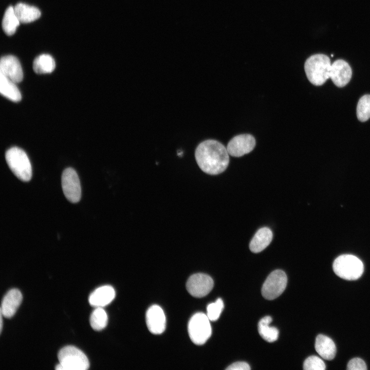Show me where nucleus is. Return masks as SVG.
<instances>
[{
  "instance_id": "c756f323",
  "label": "nucleus",
  "mask_w": 370,
  "mask_h": 370,
  "mask_svg": "<svg viewBox=\"0 0 370 370\" xmlns=\"http://www.w3.org/2000/svg\"><path fill=\"white\" fill-rule=\"evenodd\" d=\"M2 316H3V314H2V313L1 312V328H0V329H1V333L2 332V327H3V320H2Z\"/></svg>"
},
{
  "instance_id": "c85d7f7f",
  "label": "nucleus",
  "mask_w": 370,
  "mask_h": 370,
  "mask_svg": "<svg viewBox=\"0 0 370 370\" xmlns=\"http://www.w3.org/2000/svg\"><path fill=\"white\" fill-rule=\"evenodd\" d=\"M55 368L57 370H64L63 366L60 363L59 364H58L55 366Z\"/></svg>"
},
{
  "instance_id": "7ed1b4c3",
  "label": "nucleus",
  "mask_w": 370,
  "mask_h": 370,
  "mask_svg": "<svg viewBox=\"0 0 370 370\" xmlns=\"http://www.w3.org/2000/svg\"><path fill=\"white\" fill-rule=\"evenodd\" d=\"M5 158L8 166L16 177L23 181L31 179L32 167L24 150L16 146L12 147L6 151Z\"/></svg>"
},
{
  "instance_id": "9d476101",
  "label": "nucleus",
  "mask_w": 370,
  "mask_h": 370,
  "mask_svg": "<svg viewBox=\"0 0 370 370\" xmlns=\"http://www.w3.org/2000/svg\"><path fill=\"white\" fill-rule=\"evenodd\" d=\"M255 143V139L251 135L241 134L232 138L226 148L229 155L238 157L251 152Z\"/></svg>"
},
{
  "instance_id": "dca6fc26",
  "label": "nucleus",
  "mask_w": 370,
  "mask_h": 370,
  "mask_svg": "<svg viewBox=\"0 0 370 370\" xmlns=\"http://www.w3.org/2000/svg\"><path fill=\"white\" fill-rule=\"evenodd\" d=\"M315 349L319 355L323 359L327 360L333 359L336 354V347L335 343L329 337L320 334L316 337Z\"/></svg>"
},
{
  "instance_id": "cd10ccee",
  "label": "nucleus",
  "mask_w": 370,
  "mask_h": 370,
  "mask_svg": "<svg viewBox=\"0 0 370 370\" xmlns=\"http://www.w3.org/2000/svg\"><path fill=\"white\" fill-rule=\"evenodd\" d=\"M227 370H249L250 369L249 365L245 362H236L232 363L226 368Z\"/></svg>"
},
{
  "instance_id": "39448f33",
  "label": "nucleus",
  "mask_w": 370,
  "mask_h": 370,
  "mask_svg": "<svg viewBox=\"0 0 370 370\" xmlns=\"http://www.w3.org/2000/svg\"><path fill=\"white\" fill-rule=\"evenodd\" d=\"M210 320L202 312L194 314L190 319L188 330L190 339L195 344L202 345L211 337L212 328Z\"/></svg>"
},
{
  "instance_id": "412c9836",
  "label": "nucleus",
  "mask_w": 370,
  "mask_h": 370,
  "mask_svg": "<svg viewBox=\"0 0 370 370\" xmlns=\"http://www.w3.org/2000/svg\"><path fill=\"white\" fill-rule=\"evenodd\" d=\"M53 58L48 54H41L34 60L33 69L36 73L44 74L52 72L55 69Z\"/></svg>"
},
{
  "instance_id": "4468645a",
  "label": "nucleus",
  "mask_w": 370,
  "mask_h": 370,
  "mask_svg": "<svg viewBox=\"0 0 370 370\" xmlns=\"http://www.w3.org/2000/svg\"><path fill=\"white\" fill-rule=\"evenodd\" d=\"M22 294L17 289L10 290L4 297L0 312L5 318H10L16 312L22 301Z\"/></svg>"
},
{
  "instance_id": "f8f14e48",
  "label": "nucleus",
  "mask_w": 370,
  "mask_h": 370,
  "mask_svg": "<svg viewBox=\"0 0 370 370\" xmlns=\"http://www.w3.org/2000/svg\"><path fill=\"white\" fill-rule=\"evenodd\" d=\"M145 319L147 327L151 333L159 335L164 331L166 326L165 316L159 306H151L146 312Z\"/></svg>"
},
{
  "instance_id": "1a4fd4ad",
  "label": "nucleus",
  "mask_w": 370,
  "mask_h": 370,
  "mask_svg": "<svg viewBox=\"0 0 370 370\" xmlns=\"http://www.w3.org/2000/svg\"><path fill=\"white\" fill-rule=\"evenodd\" d=\"M213 279L209 275L198 273L192 275L188 280L186 288L193 297L201 298L207 295L213 287Z\"/></svg>"
},
{
  "instance_id": "6ab92c4d",
  "label": "nucleus",
  "mask_w": 370,
  "mask_h": 370,
  "mask_svg": "<svg viewBox=\"0 0 370 370\" xmlns=\"http://www.w3.org/2000/svg\"><path fill=\"white\" fill-rule=\"evenodd\" d=\"M16 83L0 73V92L8 99L15 102L21 100L22 96Z\"/></svg>"
},
{
  "instance_id": "9b49d317",
  "label": "nucleus",
  "mask_w": 370,
  "mask_h": 370,
  "mask_svg": "<svg viewBox=\"0 0 370 370\" xmlns=\"http://www.w3.org/2000/svg\"><path fill=\"white\" fill-rule=\"evenodd\" d=\"M0 73L16 83L23 79L21 65L17 58L12 55L2 57L0 62Z\"/></svg>"
},
{
  "instance_id": "5701e85b",
  "label": "nucleus",
  "mask_w": 370,
  "mask_h": 370,
  "mask_svg": "<svg viewBox=\"0 0 370 370\" xmlns=\"http://www.w3.org/2000/svg\"><path fill=\"white\" fill-rule=\"evenodd\" d=\"M108 317L102 307H96L90 317V324L95 330L99 331L104 329L107 324Z\"/></svg>"
},
{
  "instance_id": "bb28decb",
  "label": "nucleus",
  "mask_w": 370,
  "mask_h": 370,
  "mask_svg": "<svg viewBox=\"0 0 370 370\" xmlns=\"http://www.w3.org/2000/svg\"><path fill=\"white\" fill-rule=\"evenodd\" d=\"M347 369L348 370H366L367 367L365 362L362 359L355 358L348 362Z\"/></svg>"
},
{
  "instance_id": "4be33fe9",
  "label": "nucleus",
  "mask_w": 370,
  "mask_h": 370,
  "mask_svg": "<svg viewBox=\"0 0 370 370\" xmlns=\"http://www.w3.org/2000/svg\"><path fill=\"white\" fill-rule=\"evenodd\" d=\"M20 23V22L15 13L14 7H8L2 20V26L4 31L8 35H12L16 31Z\"/></svg>"
},
{
  "instance_id": "a211bd4d",
  "label": "nucleus",
  "mask_w": 370,
  "mask_h": 370,
  "mask_svg": "<svg viewBox=\"0 0 370 370\" xmlns=\"http://www.w3.org/2000/svg\"><path fill=\"white\" fill-rule=\"evenodd\" d=\"M14 10L19 21L22 23L33 22L41 16V12L38 8L22 3L17 4Z\"/></svg>"
},
{
  "instance_id": "a878e982",
  "label": "nucleus",
  "mask_w": 370,
  "mask_h": 370,
  "mask_svg": "<svg viewBox=\"0 0 370 370\" xmlns=\"http://www.w3.org/2000/svg\"><path fill=\"white\" fill-rule=\"evenodd\" d=\"M325 368L324 361L316 356L308 357L304 362L303 369L305 370H324Z\"/></svg>"
},
{
  "instance_id": "f3484780",
  "label": "nucleus",
  "mask_w": 370,
  "mask_h": 370,
  "mask_svg": "<svg viewBox=\"0 0 370 370\" xmlns=\"http://www.w3.org/2000/svg\"><path fill=\"white\" fill-rule=\"evenodd\" d=\"M272 232L267 227L260 229L252 238L249 248L254 253H258L264 250L271 243Z\"/></svg>"
},
{
  "instance_id": "20e7f679",
  "label": "nucleus",
  "mask_w": 370,
  "mask_h": 370,
  "mask_svg": "<svg viewBox=\"0 0 370 370\" xmlns=\"http://www.w3.org/2000/svg\"><path fill=\"white\" fill-rule=\"evenodd\" d=\"M332 268L337 275L349 281L360 278L364 271L362 261L351 254H343L338 256L333 263Z\"/></svg>"
},
{
  "instance_id": "393cba45",
  "label": "nucleus",
  "mask_w": 370,
  "mask_h": 370,
  "mask_svg": "<svg viewBox=\"0 0 370 370\" xmlns=\"http://www.w3.org/2000/svg\"><path fill=\"white\" fill-rule=\"evenodd\" d=\"M224 307L221 299L218 298L215 302L209 304L207 308V316L210 321H215L219 318Z\"/></svg>"
},
{
  "instance_id": "423d86ee",
  "label": "nucleus",
  "mask_w": 370,
  "mask_h": 370,
  "mask_svg": "<svg viewBox=\"0 0 370 370\" xmlns=\"http://www.w3.org/2000/svg\"><path fill=\"white\" fill-rule=\"evenodd\" d=\"M58 359L64 370H86L89 367L86 356L73 346H66L60 349Z\"/></svg>"
},
{
  "instance_id": "ddd939ff",
  "label": "nucleus",
  "mask_w": 370,
  "mask_h": 370,
  "mask_svg": "<svg viewBox=\"0 0 370 370\" xmlns=\"http://www.w3.org/2000/svg\"><path fill=\"white\" fill-rule=\"evenodd\" d=\"M352 75L351 67L343 60H337L331 65L330 78L338 87L345 86L350 81Z\"/></svg>"
},
{
  "instance_id": "f03ea898",
  "label": "nucleus",
  "mask_w": 370,
  "mask_h": 370,
  "mask_svg": "<svg viewBox=\"0 0 370 370\" xmlns=\"http://www.w3.org/2000/svg\"><path fill=\"white\" fill-rule=\"evenodd\" d=\"M330 60L324 54H316L309 57L304 64L308 80L316 86L323 85L330 78Z\"/></svg>"
},
{
  "instance_id": "6e6552de",
  "label": "nucleus",
  "mask_w": 370,
  "mask_h": 370,
  "mask_svg": "<svg viewBox=\"0 0 370 370\" xmlns=\"http://www.w3.org/2000/svg\"><path fill=\"white\" fill-rule=\"evenodd\" d=\"M61 180L63 191L66 198L72 203L79 202L81 197V188L76 171L71 168L65 169Z\"/></svg>"
},
{
  "instance_id": "b1692460",
  "label": "nucleus",
  "mask_w": 370,
  "mask_h": 370,
  "mask_svg": "<svg viewBox=\"0 0 370 370\" xmlns=\"http://www.w3.org/2000/svg\"><path fill=\"white\" fill-rule=\"evenodd\" d=\"M357 116L361 122L366 121L370 118V95H364L359 100Z\"/></svg>"
},
{
  "instance_id": "f257e3e1",
  "label": "nucleus",
  "mask_w": 370,
  "mask_h": 370,
  "mask_svg": "<svg viewBox=\"0 0 370 370\" xmlns=\"http://www.w3.org/2000/svg\"><path fill=\"white\" fill-rule=\"evenodd\" d=\"M227 148L215 140L201 142L196 147L195 157L200 169L210 175H217L227 169L229 163Z\"/></svg>"
},
{
  "instance_id": "2eb2a0df",
  "label": "nucleus",
  "mask_w": 370,
  "mask_h": 370,
  "mask_svg": "<svg viewBox=\"0 0 370 370\" xmlns=\"http://www.w3.org/2000/svg\"><path fill=\"white\" fill-rule=\"evenodd\" d=\"M115 297V291L110 285L98 287L89 295L88 301L90 305L96 307H103L109 304Z\"/></svg>"
},
{
  "instance_id": "aec40b11",
  "label": "nucleus",
  "mask_w": 370,
  "mask_h": 370,
  "mask_svg": "<svg viewBox=\"0 0 370 370\" xmlns=\"http://www.w3.org/2000/svg\"><path fill=\"white\" fill-rule=\"evenodd\" d=\"M270 316H265L262 318L258 324V331L262 338L269 342L275 341L279 337L278 329L273 326H270L272 322Z\"/></svg>"
},
{
  "instance_id": "0eeeda50",
  "label": "nucleus",
  "mask_w": 370,
  "mask_h": 370,
  "mask_svg": "<svg viewBox=\"0 0 370 370\" xmlns=\"http://www.w3.org/2000/svg\"><path fill=\"white\" fill-rule=\"evenodd\" d=\"M287 278L282 270L272 271L267 278L262 288V294L266 299L271 300L279 297L286 287Z\"/></svg>"
}]
</instances>
